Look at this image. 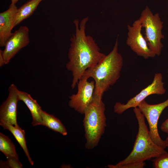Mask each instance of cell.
Masks as SVG:
<instances>
[{
    "mask_svg": "<svg viewBox=\"0 0 168 168\" xmlns=\"http://www.w3.org/2000/svg\"><path fill=\"white\" fill-rule=\"evenodd\" d=\"M167 73H168V70H167Z\"/></svg>",
    "mask_w": 168,
    "mask_h": 168,
    "instance_id": "obj_24",
    "label": "cell"
},
{
    "mask_svg": "<svg viewBox=\"0 0 168 168\" xmlns=\"http://www.w3.org/2000/svg\"><path fill=\"white\" fill-rule=\"evenodd\" d=\"M5 64L4 59L3 55L2 50L0 49V67H2Z\"/></svg>",
    "mask_w": 168,
    "mask_h": 168,
    "instance_id": "obj_21",
    "label": "cell"
},
{
    "mask_svg": "<svg viewBox=\"0 0 168 168\" xmlns=\"http://www.w3.org/2000/svg\"><path fill=\"white\" fill-rule=\"evenodd\" d=\"M155 168H168V153H166L152 160Z\"/></svg>",
    "mask_w": 168,
    "mask_h": 168,
    "instance_id": "obj_18",
    "label": "cell"
},
{
    "mask_svg": "<svg viewBox=\"0 0 168 168\" xmlns=\"http://www.w3.org/2000/svg\"><path fill=\"white\" fill-rule=\"evenodd\" d=\"M142 27L139 19L135 21L132 26L128 25V37L126 44L138 55L147 59L156 55L149 48L147 42L141 32Z\"/></svg>",
    "mask_w": 168,
    "mask_h": 168,
    "instance_id": "obj_9",
    "label": "cell"
},
{
    "mask_svg": "<svg viewBox=\"0 0 168 168\" xmlns=\"http://www.w3.org/2000/svg\"><path fill=\"white\" fill-rule=\"evenodd\" d=\"M43 0H30L18 8L15 17L14 27L31 16Z\"/></svg>",
    "mask_w": 168,
    "mask_h": 168,
    "instance_id": "obj_16",
    "label": "cell"
},
{
    "mask_svg": "<svg viewBox=\"0 0 168 168\" xmlns=\"http://www.w3.org/2000/svg\"><path fill=\"white\" fill-rule=\"evenodd\" d=\"M145 165V163L144 162L138 163H131L122 165L118 168H142Z\"/></svg>",
    "mask_w": 168,
    "mask_h": 168,
    "instance_id": "obj_19",
    "label": "cell"
},
{
    "mask_svg": "<svg viewBox=\"0 0 168 168\" xmlns=\"http://www.w3.org/2000/svg\"><path fill=\"white\" fill-rule=\"evenodd\" d=\"M88 79L83 76L77 84V93L69 97V107L82 114L92 101L94 96L95 82L94 81H88Z\"/></svg>",
    "mask_w": 168,
    "mask_h": 168,
    "instance_id": "obj_8",
    "label": "cell"
},
{
    "mask_svg": "<svg viewBox=\"0 0 168 168\" xmlns=\"http://www.w3.org/2000/svg\"><path fill=\"white\" fill-rule=\"evenodd\" d=\"M117 39L112 51L96 65L87 69L83 75L88 78L93 79L95 82L94 94L99 96L102 97L104 93L114 84L120 77L123 61L118 52Z\"/></svg>",
    "mask_w": 168,
    "mask_h": 168,
    "instance_id": "obj_2",
    "label": "cell"
},
{
    "mask_svg": "<svg viewBox=\"0 0 168 168\" xmlns=\"http://www.w3.org/2000/svg\"><path fill=\"white\" fill-rule=\"evenodd\" d=\"M105 105L102 97L94 94L93 100L83 114L85 147L92 149L99 144L106 126Z\"/></svg>",
    "mask_w": 168,
    "mask_h": 168,
    "instance_id": "obj_4",
    "label": "cell"
},
{
    "mask_svg": "<svg viewBox=\"0 0 168 168\" xmlns=\"http://www.w3.org/2000/svg\"><path fill=\"white\" fill-rule=\"evenodd\" d=\"M133 112L138 122V129L133 150L125 159L116 165H108L107 167L118 168L125 164L142 163L167 152L152 140L145 122V118L138 108H134Z\"/></svg>",
    "mask_w": 168,
    "mask_h": 168,
    "instance_id": "obj_3",
    "label": "cell"
},
{
    "mask_svg": "<svg viewBox=\"0 0 168 168\" xmlns=\"http://www.w3.org/2000/svg\"><path fill=\"white\" fill-rule=\"evenodd\" d=\"M88 17L79 20H75V33L71 37L68 57L66 67L70 71L72 77L71 85L74 89L85 72L96 65L105 55L100 50L93 37L86 34Z\"/></svg>",
    "mask_w": 168,
    "mask_h": 168,
    "instance_id": "obj_1",
    "label": "cell"
},
{
    "mask_svg": "<svg viewBox=\"0 0 168 168\" xmlns=\"http://www.w3.org/2000/svg\"><path fill=\"white\" fill-rule=\"evenodd\" d=\"M168 106V98L162 102L154 105L149 104L144 100L138 106L147 120L149 135L152 140L156 145L164 149L166 147L165 140L162 139L160 136L157 125L161 114Z\"/></svg>",
    "mask_w": 168,
    "mask_h": 168,
    "instance_id": "obj_6",
    "label": "cell"
},
{
    "mask_svg": "<svg viewBox=\"0 0 168 168\" xmlns=\"http://www.w3.org/2000/svg\"><path fill=\"white\" fill-rule=\"evenodd\" d=\"M18 95L19 100L23 101L29 110L32 121L33 126L42 125V120L41 116V107L36 100L33 99L30 94L26 92L18 90Z\"/></svg>",
    "mask_w": 168,
    "mask_h": 168,
    "instance_id": "obj_13",
    "label": "cell"
},
{
    "mask_svg": "<svg viewBox=\"0 0 168 168\" xmlns=\"http://www.w3.org/2000/svg\"><path fill=\"white\" fill-rule=\"evenodd\" d=\"M8 95L0 107V120L15 125L17 123V104L19 100L18 89L14 84L8 88Z\"/></svg>",
    "mask_w": 168,
    "mask_h": 168,
    "instance_id": "obj_11",
    "label": "cell"
},
{
    "mask_svg": "<svg viewBox=\"0 0 168 168\" xmlns=\"http://www.w3.org/2000/svg\"><path fill=\"white\" fill-rule=\"evenodd\" d=\"M0 125L4 129L8 130L12 134L22 148L29 163L33 165L34 162L30 156L26 146L24 130L22 129L18 124L14 125L1 120H0Z\"/></svg>",
    "mask_w": 168,
    "mask_h": 168,
    "instance_id": "obj_14",
    "label": "cell"
},
{
    "mask_svg": "<svg viewBox=\"0 0 168 168\" xmlns=\"http://www.w3.org/2000/svg\"><path fill=\"white\" fill-rule=\"evenodd\" d=\"M40 114L42 125L59 133L63 136L67 135L68 133L65 127L58 119L42 110H41Z\"/></svg>",
    "mask_w": 168,
    "mask_h": 168,
    "instance_id": "obj_17",
    "label": "cell"
},
{
    "mask_svg": "<svg viewBox=\"0 0 168 168\" xmlns=\"http://www.w3.org/2000/svg\"><path fill=\"white\" fill-rule=\"evenodd\" d=\"M17 7L11 3L8 8L0 13V46L4 47L12 35Z\"/></svg>",
    "mask_w": 168,
    "mask_h": 168,
    "instance_id": "obj_12",
    "label": "cell"
},
{
    "mask_svg": "<svg viewBox=\"0 0 168 168\" xmlns=\"http://www.w3.org/2000/svg\"><path fill=\"white\" fill-rule=\"evenodd\" d=\"M161 128L162 131L166 133L168 135V118L162 124Z\"/></svg>",
    "mask_w": 168,
    "mask_h": 168,
    "instance_id": "obj_20",
    "label": "cell"
},
{
    "mask_svg": "<svg viewBox=\"0 0 168 168\" xmlns=\"http://www.w3.org/2000/svg\"><path fill=\"white\" fill-rule=\"evenodd\" d=\"M142 27L145 28V39L150 49L156 55L159 56L163 45L161 40L164 38L162 30L163 22L161 21L159 14H153L147 6L142 11L139 19Z\"/></svg>",
    "mask_w": 168,
    "mask_h": 168,
    "instance_id": "obj_5",
    "label": "cell"
},
{
    "mask_svg": "<svg viewBox=\"0 0 168 168\" xmlns=\"http://www.w3.org/2000/svg\"><path fill=\"white\" fill-rule=\"evenodd\" d=\"M29 32L27 26H22L12 33L2 50L5 64H7L21 49L29 44Z\"/></svg>",
    "mask_w": 168,
    "mask_h": 168,
    "instance_id": "obj_10",
    "label": "cell"
},
{
    "mask_svg": "<svg viewBox=\"0 0 168 168\" xmlns=\"http://www.w3.org/2000/svg\"><path fill=\"white\" fill-rule=\"evenodd\" d=\"M162 79L161 73H156L152 82L136 96L129 100L126 104L116 102L114 106V112L118 114H121L128 109L138 107L141 102L150 95H161L165 94L166 90L164 87Z\"/></svg>",
    "mask_w": 168,
    "mask_h": 168,
    "instance_id": "obj_7",
    "label": "cell"
},
{
    "mask_svg": "<svg viewBox=\"0 0 168 168\" xmlns=\"http://www.w3.org/2000/svg\"><path fill=\"white\" fill-rule=\"evenodd\" d=\"M165 142L166 147H168V136L166 138V140H165Z\"/></svg>",
    "mask_w": 168,
    "mask_h": 168,
    "instance_id": "obj_23",
    "label": "cell"
},
{
    "mask_svg": "<svg viewBox=\"0 0 168 168\" xmlns=\"http://www.w3.org/2000/svg\"><path fill=\"white\" fill-rule=\"evenodd\" d=\"M0 151L6 156L8 164L20 162L14 144L8 137L1 133H0Z\"/></svg>",
    "mask_w": 168,
    "mask_h": 168,
    "instance_id": "obj_15",
    "label": "cell"
},
{
    "mask_svg": "<svg viewBox=\"0 0 168 168\" xmlns=\"http://www.w3.org/2000/svg\"><path fill=\"white\" fill-rule=\"evenodd\" d=\"M19 0H11V3L16 4Z\"/></svg>",
    "mask_w": 168,
    "mask_h": 168,
    "instance_id": "obj_22",
    "label": "cell"
}]
</instances>
